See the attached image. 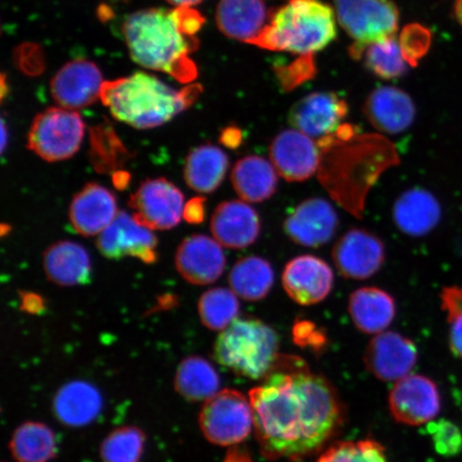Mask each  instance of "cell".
<instances>
[{
	"mask_svg": "<svg viewBox=\"0 0 462 462\" xmlns=\"http://www.w3.org/2000/svg\"><path fill=\"white\" fill-rule=\"evenodd\" d=\"M431 32L420 24H410L402 29L400 45L404 60L408 65L417 67L431 46Z\"/></svg>",
	"mask_w": 462,
	"mask_h": 462,
	"instance_id": "cell-39",
	"label": "cell"
},
{
	"mask_svg": "<svg viewBox=\"0 0 462 462\" xmlns=\"http://www.w3.org/2000/svg\"><path fill=\"white\" fill-rule=\"evenodd\" d=\"M144 435L136 427H123L109 433L100 448L103 462H140Z\"/></svg>",
	"mask_w": 462,
	"mask_h": 462,
	"instance_id": "cell-36",
	"label": "cell"
},
{
	"mask_svg": "<svg viewBox=\"0 0 462 462\" xmlns=\"http://www.w3.org/2000/svg\"><path fill=\"white\" fill-rule=\"evenodd\" d=\"M83 118L72 109L50 107L33 119L27 147L48 162L70 159L82 146Z\"/></svg>",
	"mask_w": 462,
	"mask_h": 462,
	"instance_id": "cell-8",
	"label": "cell"
},
{
	"mask_svg": "<svg viewBox=\"0 0 462 462\" xmlns=\"http://www.w3.org/2000/svg\"><path fill=\"white\" fill-rule=\"evenodd\" d=\"M200 85L172 88L152 74L136 72L104 83L101 101L114 117L135 129L158 128L192 106Z\"/></svg>",
	"mask_w": 462,
	"mask_h": 462,
	"instance_id": "cell-4",
	"label": "cell"
},
{
	"mask_svg": "<svg viewBox=\"0 0 462 462\" xmlns=\"http://www.w3.org/2000/svg\"><path fill=\"white\" fill-rule=\"evenodd\" d=\"M274 279V271L268 260L247 256L235 263L228 282L236 296L245 301L257 302L268 296Z\"/></svg>",
	"mask_w": 462,
	"mask_h": 462,
	"instance_id": "cell-31",
	"label": "cell"
},
{
	"mask_svg": "<svg viewBox=\"0 0 462 462\" xmlns=\"http://www.w3.org/2000/svg\"><path fill=\"white\" fill-rule=\"evenodd\" d=\"M170 4L176 5L177 8L182 7H193V5H199L204 0H167Z\"/></svg>",
	"mask_w": 462,
	"mask_h": 462,
	"instance_id": "cell-47",
	"label": "cell"
},
{
	"mask_svg": "<svg viewBox=\"0 0 462 462\" xmlns=\"http://www.w3.org/2000/svg\"><path fill=\"white\" fill-rule=\"evenodd\" d=\"M43 269L49 281L56 285H84L91 277L90 256L77 242H56L44 252Z\"/></svg>",
	"mask_w": 462,
	"mask_h": 462,
	"instance_id": "cell-27",
	"label": "cell"
},
{
	"mask_svg": "<svg viewBox=\"0 0 462 462\" xmlns=\"http://www.w3.org/2000/svg\"><path fill=\"white\" fill-rule=\"evenodd\" d=\"M21 309L29 314H39L44 310V301L37 293L24 292L22 293Z\"/></svg>",
	"mask_w": 462,
	"mask_h": 462,
	"instance_id": "cell-43",
	"label": "cell"
},
{
	"mask_svg": "<svg viewBox=\"0 0 462 462\" xmlns=\"http://www.w3.org/2000/svg\"><path fill=\"white\" fill-rule=\"evenodd\" d=\"M102 73L94 62L77 60L68 62L51 79L53 99L63 108L80 109L101 99Z\"/></svg>",
	"mask_w": 462,
	"mask_h": 462,
	"instance_id": "cell-18",
	"label": "cell"
},
{
	"mask_svg": "<svg viewBox=\"0 0 462 462\" xmlns=\"http://www.w3.org/2000/svg\"><path fill=\"white\" fill-rule=\"evenodd\" d=\"M366 367L383 381H400L411 373L418 361V349L412 340L395 332L375 335L364 356Z\"/></svg>",
	"mask_w": 462,
	"mask_h": 462,
	"instance_id": "cell-20",
	"label": "cell"
},
{
	"mask_svg": "<svg viewBox=\"0 0 462 462\" xmlns=\"http://www.w3.org/2000/svg\"><path fill=\"white\" fill-rule=\"evenodd\" d=\"M102 408L101 393L85 381H72L63 385L53 401L57 420L73 429L91 424L99 417Z\"/></svg>",
	"mask_w": 462,
	"mask_h": 462,
	"instance_id": "cell-26",
	"label": "cell"
},
{
	"mask_svg": "<svg viewBox=\"0 0 462 462\" xmlns=\"http://www.w3.org/2000/svg\"><path fill=\"white\" fill-rule=\"evenodd\" d=\"M454 15L456 21H457L462 27V0H456L454 5Z\"/></svg>",
	"mask_w": 462,
	"mask_h": 462,
	"instance_id": "cell-48",
	"label": "cell"
},
{
	"mask_svg": "<svg viewBox=\"0 0 462 462\" xmlns=\"http://www.w3.org/2000/svg\"><path fill=\"white\" fill-rule=\"evenodd\" d=\"M3 135H4V137H3V141H4V143H3V150H4L5 147V140H7V137H5V126L4 124H3Z\"/></svg>",
	"mask_w": 462,
	"mask_h": 462,
	"instance_id": "cell-49",
	"label": "cell"
},
{
	"mask_svg": "<svg viewBox=\"0 0 462 462\" xmlns=\"http://www.w3.org/2000/svg\"><path fill=\"white\" fill-rule=\"evenodd\" d=\"M317 462H388L384 448L374 440L338 442Z\"/></svg>",
	"mask_w": 462,
	"mask_h": 462,
	"instance_id": "cell-37",
	"label": "cell"
},
{
	"mask_svg": "<svg viewBox=\"0 0 462 462\" xmlns=\"http://www.w3.org/2000/svg\"><path fill=\"white\" fill-rule=\"evenodd\" d=\"M250 402L260 449L270 460L308 457L343 421L333 386L297 356L281 355L273 372L250 392Z\"/></svg>",
	"mask_w": 462,
	"mask_h": 462,
	"instance_id": "cell-1",
	"label": "cell"
},
{
	"mask_svg": "<svg viewBox=\"0 0 462 462\" xmlns=\"http://www.w3.org/2000/svg\"><path fill=\"white\" fill-rule=\"evenodd\" d=\"M221 381L217 369L200 356H189L179 365L176 391L190 402H207L219 392Z\"/></svg>",
	"mask_w": 462,
	"mask_h": 462,
	"instance_id": "cell-32",
	"label": "cell"
},
{
	"mask_svg": "<svg viewBox=\"0 0 462 462\" xmlns=\"http://www.w3.org/2000/svg\"><path fill=\"white\" fill-rule=\"evenodd\" d=\"M210 229L219 245L242 250L255 244L262 231V221L253 207L244 200L224 201L211 217Z\"/></svg>",
	"mask_w": 462,
	"mask_h": 462,
	"instance_id": "cell-21",
	"label": "cell"
},
{
	"mask_svg": "<svg viewBox=\"0 0 462 462\" xmlns=\"http://www.w3.org/2000/svg\"><path fill=\"white\" fill-rule=\"evenodd\" d=\"M337 20L355 40L350 55L361 60L368 45L395 37L400 14L391 0H335Z\"/></svg>",
	"mask_w": 462,
	"mask_h": 462,
	"instance_id": "cell-7",
	"label": "cell"
},
{
	"mask_svg": "<svg viewBox=\"0 0 462 462\" xmlns=\"http://www.w3.org/2000/svg\"><path fill=\"white\" fill-rule=\"evenodd\" d=\"M348 310L352 321L365 334H380L396 315L395 300L378 287H362L351 294Z\"/></svg>",
	"mask_w": 462,
	"mask_h": 462,
	"instance_id": "cell-28",
	"label": "cell"
},
{
	"mask_svg": "<svg viewBox=\"0 0 462 462\" xmlns=\"http://www.w3.org/2000/svg\"><path fill=\"white\" fill-rule=\"evenodd\" d=\"M363 56L369 70L381 79H394L407 72V61L395 37L368 45Z\"/></svg>",
	"mask_w": 462,
	"mask_h": 462,
	"instance_id": "cell-35",
	"label": "cell"
},
{
	"mask_svg": "<svg viewBox=\"0 0 462 462\" xmlns=\"http://www.w3.org/2000/svg\"><path fill=\"white\" fill-rule=\"evenodd\" d=\"M204 23V16L189 7L152 8L126 17L123 32L130 56L138 65L189 84L199 75L190 55L199 48L196 34Z\"/></svg>",
	"mask_w": 462,
	"mask_h": 462,
	"instance_id": "cell-2",
	"label": "cell"
},
{
	"mask_svg": "<svg viewBox=\"0 0 462 462\" xmlns=\"http://www.w3.org/2000/svg\"><path fill=\"white\" fill-rule=\"evenodd\" d=\"M337 210L326 199H305L294 208L282 224L285 234L294 244L320 247L333 239L338 229Z\"/></svg>",
	"mask_w": 462,
	"mask_h": 462,
	"instance_id": "cell-15",
	"label": "cell"
},
{
	"mask_svg": "<svg viewBox=\"0 0 462 462\" xmlns=\"http://www.w3.org/2000/svg\"><path fill=\"white\" fill-rule=\"evenodd\" d=\"M219 142H221L225 147L236 149L242 143V133L236 126H228V128L222 131L221 136H219Z\"/></svg>",
	"mask_w": 462,
	"mask_h": 462,
	"instance_id": "cell-44",
	"label": "cell"
},
{
	"mask_svg": "<svg viewBox=\"0 0 462 462\" xmlns=\"http://www.w3.org/2000/svg\"><path fill=\"white\" fill-rule=\"evenodd\" d=\"M332 257L335 267L346 279L367 280L383 267L385 245L371 231L352 228L335 244Z\"/></svg>",
	"mask_w": 462,
	"mask_h": 462,
	"instance_id": "cell-12",
	"label": "cell"
},
{
	"mask_svg": "<svg viewBox=\"0 0 462 462\" xmlns=\"http://www.w3.org/2000/svg\"><path fill=\"white\" fill-rule=\"evenodd\" d=\"M206 199L194 198L184 206L183 218L189 224H200L206 217Z\"/></svg>",
	"mask_w": 462,
	"mask_h": 462,
	"instance_id": "cell-42",
	"label": "cell"
},
{
	"mask_svg": "<svg viewBox=\"0 0 462 462\" xmlns=\"http://www.w3.org/2000/svg\"><path fill=\"white\" fill-rule=\"evenodd\" d=\"M229 167L227 154L215 144L206 143L188 155L184 180L198 193H212L221 186Z\"/></svg>",
	"mask_w": 462,
	"mask_h": 462,
	"instance_id": "cell-30",
	"label": "cell"
},
{
	"mask_svg": "<svg viewBox=\"0 0 462 462\" xmlns=\"http://www.w3.org/2000/svg\"><path fill=\"white\" fill-rule=\"evenodd\" d=\"M279 173L273 163L258 157L247 155L240 159L231 171V183L239 198L245 202H262L275 194Z\"/></svg>",
	"mask_w": 462,
	"mask_h": 462,
	"instance_id": "cell-29",
	"label": "cell"
},
{
	"mask_svg": "<svg viewBox=\"0 0 462 462\" xmlns=\"http://www.w3.org/2000/svg\"><path fill=\"white\" fill-rule=\"evenodd\" d=\"M348 114V106L333 92H315L302 97L291 107L289 124L311 138L333 135Z\"/></svg>",
	"mask_w": 462,
	"mask_h": 462,
	"instance_id": "cell-16",
	"label": "cell"
},
{
	"mask_svg": "<svg viewBox=\"0 0 462 462\" xmlns=\"http://www.w3.org/2000/svg\"><path fill=\"white\" fill-rule=\"evenodd\" d=\"M238 296L227 288L208 291L199 299V314L202 325L213 331H223L238 319L240 303Z\"/></svg>",
	"mask_w": 462,
	"mask_h": 462,
	"instance_id": "cell-34",
	"label": "cell"
},
{
	"mask_svg": "<svg viewBox=\"0 0 462 462\" xmlns=\"http://www.w3.org/2000/svg\"><path fill=\"white\" fill-rule=\"evenodd\" d=\"M393 417L400 423L419 426L429 423L440 411L437 385L424 375H407L397 381L389 397Z\"/></svg>",
	"mask_w": 462,
	"mask_h": 462,
	"instance_id": "cell-14",
	"label": "cell"
},
{
	"mask_svg": "<svg viewBox=\"0 0 462 462\" xmlns=\"http://www.w3.org/2000/svg\"><path fill=\"white\" fill-rule=\"evenodd\" d=\"M96 245L108 259L134 257L149 264L158 259L157 236L125 211L118 212L114 221L97 236Z\"/></svg>",
	"mask_w": 462,
	"mask_h": 462,
	"instance_id": "cell-11",
	"label": "cell"
},
{
	"mask_svg": "<svg viewBox=\"0 0 462 462\" xmlns=\"http://www.w3.org/2000/svg\"><path fill=\"white\" fill-rule=\"evenodd\" d=\"M288 297L300 305L320 303L332 291L334 273L325 260L313 255L293 258L282 275Z\"/></svg>",
	"mask_w": 462,
	"mask_h": 462,
	"instance_id": "cell-17",
	"label": "cell"
},
{
	"mask_svg": "<svg viewBox=\"0 0 462 462\" xmlns=\"http://www.w3.org/2000/svg\"><path fill=\"white\" fill-rule=\"evenodd\" d=\"M217 24L225 36L252 44L268 20L263 0H219Z\"/></svg>",
	"mask_w": 462,
	"mask_h": 462,
	"instance_id": "cell-25",
	"label": "cell"
},
{
	"mask_svg": "<svg viewBox=\"0 0 462 462\" xmlns=\"http://www.w3.org/2000/svg\"><path fill=\"white\" fill-rule=\"evenodd\" d=\"M133 217L152 230H169L181 221L184 196L165 178L143 181L129 201Z\"/></svg>",
	"mask_w": 462,
	"mask_h": 462,
	"instance_id": "cell-10",
	"label": "cell"
},
{
	"mask_svg": "<svg viewBox=\"0 0 462 462\" xmlns=\"http://www.w3.org/2000/svg\"><path fill=\"white\" fill-rule=\"evenodd\" d=\"M224 462H252L251 458L239 449H231Z\"/></svg>",
	"mask_w": 462,
	"mask_h": 462,
	"instance_id": "cell-46",
	"label": "cell"
},
{
	"mask_svg": "<svg viewBox=\"0 0 462 462\" xmlns=\"http://www.w3.org/2000/svg\"><path fill=\"white\" fill-rule=\"evenodd\" d=\"M337 38L335 15L319 0H291L274 14L253 45L269 51L313 55Z\"/></svg>",
	"mask_w": 462,
	"mask_h": 462,
	"instance_id": "cell-5",
	"label": "cell"
},
{
	"mask_svg": "<svg viewBox=\"0 0 462 462\" xmlns=\"http://www.w3.org/2000/svg\"><path fill=\"white\" fill-rule=\"evenodd\" d=\"M276 75L282 88L292 90L299 85L313 79L316 75V66L313 55H301L291 65L277 68Z\"/></svg>",
	"mask_w": 462,
	"mask_h": 462,
	"instance_id": "cell-41",
	"label": "cell"
},
{
	"mask_svg": "<svg viewBox=\"0 0 462 462\" xmlns=\"http://www.w3.org/2000/svg\"><path fill=\"white\" fill-rule=\"evenodd\" d=\"M440 298L449 325L450 350L462 359V284L444 288Z\"/></svg>",
	"mask_w": 462,
	"mask_h": 462,
	"instance_id": "cell-38",
	"label": "cell"
},
{
	"mask_svg": "<svg viewBox=\"0 0 462 462\" xmlns=\"http://www.w3.org/2000/svg\"><path fill=\"white\" fill-rule=\"evenodd\" d=\"M318 144L323 187L346 211L362 217L368 190L381 173L400 162L394 144L380 135L357 133L350 137L327 136Z\"/></svg>",
	"mask_w": 462,
	"mask_h": 462,
	"instance_id": "cell-3",
	"label": "cell"
},
{
	"mask_svg": "<svg viewBox=\"0 0 462 462\" xmlns=\"http://www.w3.org/2000/svg\"><path fill=\"white\" fill-rule=\"evenodd\" d=\"M175 263L179 274L189 284L205 286L222 276L226 267V257L216 239L194 235L179 245Z\"/></svg>",
	"mask_w": 462,
	"mask_h": 462,
	"instance_id": "cell-19",
	"label": "cell"
},
{
	"mask_svg": "<svg viewBox=\"0 0 462 462\" xmlns=\"http://www.w3.org/2000/svg\"><path fill=\"white\" fill-rule=\"evenodd\" d=\"M130 173L124 171H117L113 175L115 187L119 189H125L130 183Z\"/></svg>",
	"mask_w": 462,
	"mask_h": 462,
	"instance_id": "cell-45",
	"label": "cell"
},
{
	"mask_svg": "<svg viewBox=\"0 0 462 462\" xmlns=\"http://www.w3.org/2000/svg\"><path fill=\"white\" fill-rule=\"evenodd\" d=\"M438 454L452 457L462 450V433L452 421L441 420L427 425Z\"/></svg>",
	"mask_w": 462,
	"mask_h": 462,
	"instance_id": "cell-40",
	"label": "cell"
},
{
	"mask_svg": "<svg viewBox=\"0 0 462 462\" xmlns=\"http://www.w3.org/2000/svg\"><path fill=\"white\" fill-rule=\"evenodd\" d=\"M363 112L375 130L394 135L413 125L417 108L406 92L395 87H380L368 96Z\"/></svg>",
	"mask_w": 462,
	"mask_h": 462,
	"instance_id": "cell-22",
	"label": "cell"
},
{
	"mask_svg": "<svg viewBox=\"0 0 462 462\" xmlns=\"http://www.w3.org/2000/svg\"><path fill=\"white\" fill-rule=\"evenodd\" d=\"M279 335L255 318L236 319L216 340L213 356L222 366L253 380L264 379L279 360Z\"/></svg>",
	"mask_w": 462,
	"mask_h": 462,
	"instance_id": "cell-6",
	"label": "cell"
},
{
	"mask_svg": "<svg viewBox=\"0 0 462 462\" xmlns=\"http://www.w3.org/2000/svg\"><path fill=\"white\" fill-rule=\"evenodd\" d=\"M10 450L19 462H49L57 453L55 433L42 423L27 421L14 431Z\"/></svg>",
	"mask_w": 462,
	"mask_h": 462,
	"instance_id": "cell-33",
	"label": "cell"
},
{
	"mask_svg": "<svg viewBox=\"0 0 462 462\" xmlns=\"http://www.w3.org/2000/svg\"><path fill=\"white\" fill-rule=\"evenodd\" d=\"M441 217L440 202L425 189L404 190L393 207L395 226L414 238L431 233L440 223Z\"/></svg>",
	"mask_w": 462,
	"mask_h": 462,
	"instance_id": "cell-24",
	"label": "cell"
},
{
	"mask_svg": "<svg viewBox=\"0 0 462 462\" xmlns=\"http://www.w3.org/2000/svg\"><path fill=\"white\" fill-rule=\"evenodd\" d=\"M117 215L115 195L97 183H88L80 189L69 209L74 230L84 236H99Z\"/></svg>",
	"mask_w": 462,
	"mask_h": 462,
	"instance_id": "cell-23",
	"label": "cell"
},
{
	"mask_svg": "<svg viewBox=\"0 0 462 462\" xmlns=\"http://www.w3.org/2000/svg\"><path fill=\"white\" fill-rule=\"evenodd\" d=\"M199 421L210 443L219 447L236 446L244 442L254 429L251 402L239 391H219L205 402Z\"/></svg>",
	"mask_w": 462,
	"mask_h": 462,
	"instance_id": "cell-9",
	"label": "cell"
},
{
	"mask_svg": "<svg viewBox=\"0 0 462 462\" xmlns=\"http://www.w3.org/2000/svg\"><path fill=\"white\" fill-rule=\"evenodd\" d=\"M271 163L288 182L309 180L319 170L318 142L298 130L282 131L270 146Z\"/></svg>",
	"mask_w": 462,
	"mask_h": 462,
	"instance_id": "cell-13",
	"label": "cell"
}]
</instances>
